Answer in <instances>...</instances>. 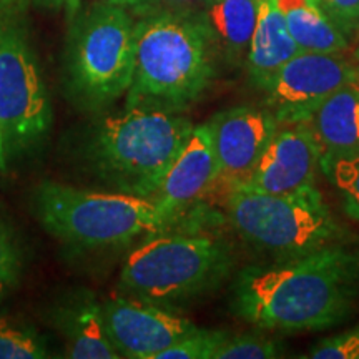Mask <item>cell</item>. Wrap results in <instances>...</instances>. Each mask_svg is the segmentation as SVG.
I'll return each instance as SVG.
<instances>
[{
    "instance_id": "cell-1",
    "label": "cell",
    "mask_w": 359,
    "mask_h": 359,
    "mask_svg": "<svg viewBox=\"0 0 359 359\" xmlns=\"http://www.w3.org/2000/svg\"><path fill=\"white\" fill-rule=\"evenodd\" d=\"M359 303V251L331 245L302 257L250 264L231 285V311L275 333L339 326Z\"/></svg>"
},
{
    "instance_id": "cell-2",
    "label": "cell",
    "mask_w": 359,
    "mask_h": 359,
    "mask_svg": "<svg viewBox=\"0 0 359 359\" xmlns=\"http://www.w3.org/2000/svg\"><path fill=\"white\" fill-rule=\"evenodd\" d=\"M193 128L177 111L125 107L98 114L80 137L79 163L103 187L151 198Z\"/></svg>"
},
{
    "instance_id": "cell-3",
    "label": "cell",
    "mask_w": 359,
    "mask_h": 359,
    "mask_svg": "<svg viewBox=\"0 0 359 359\" xmlns=\"http://www.w3.org/2000/svg\"><path fill=\"white\" fill-rule=\"evenodd\" d=\"M213 37L203 17L156 12L135 24V65L125 107L183 111L212 85Z\"/></svg>"
},
{
    "instance_id": "cell-4",
    "label": "cell",
    "mask_w": 359,
    "mask_h": 359,
    "mask_svg": "<svg viewBox=\"0 0 359 359\" xmlns=\"http://www.w3.org/2000/svg\"><path fill=\"white\" fill-rule=\"evenodd\" d=\"M32 212L48 235L77 251L123 248L173 228L151 198L57 182L35 188Z\"/></svg>"
},
{
    "instance_id": "cell-5",
    "label": "cell",
    "mask_w": 359,
    "mask_h": 359,
    "mask_svg": "<svg viewBox=\"0 0 359 359\" xmlns=\"http://www.w3.org/2000/svg\"><path fill=\"white\" fill-rule=\"evenodd\" d=\"M235 268L230 243L206 233H156L138 241L125 259L118 291L173 308L212 293Z\"/></svg>"
},
{
    "instance_id": "cell-6",
    "label": "cell",
    "mask_w": 359,
    "mask_h": 359,
    "mask_svg": "<svg viewBox=\"0 0 359 359\" xmlns=\"http://www.w3.org/2000/svg\"><path fill=\"white\" fill-rule=\"evenodd\" d=\"M64 53V90L75 107L103 114L127 95L133 80L135 24L127 8L102 2L70 20Z\"/></svg>"
},
{
    "instance_id": "cell-7",
    "label": "cell",
    "mask_w": 359,
    "mask_h": 359,
    "mask_svg": "<svg viewBox=\"0 0 359 359\" xmlns=\"http://www.w3.org/2000/svg\"><path fill=\"white\" fill-rule=\"evenodd\" d=\"M228 222L250 246L276 259L338 245L344 230L316 187L271 195L245 187L226 190Z\"/></svg>"
},
{
    "instance_id": "cell-8",
    "label": "cell",
    "mask_w": 359,
    "mask_h": 359,
    "mask_svg": "<svg viewBox=\"0 0 359 359\" xmlns=\"http://www.w3.org/2000/svg\"><path fill=\"white\" fill-rule=\"evenodd\" d=\"M52 123V100L25 19L0 22V138L7 163L37 154Z\"/></svg>"
},
{
    "instance_id": "cell-9",
    "label": "cell",
    "mask_w": 359,
    "mask_h": 359,
    "mask_svg": "<svg viewBox=\"0 0 359 359\" xmlns=\"http://www.w3.org/2000/svg\"><path fill=\"white\" fill-rule=\"evenodd\" d=\"M354 82H359L358 65L339 53L299 52L258 88L264 109L280 125H290L308 122L327 97Z\"/></svg>"
},
{
    "instance_id": "cell-10",
    "label": "cell",
    "mask_w": 359,
    "mask_h": 359,
    "mask_svg": "<svg viewBox=\"0 0 359 359\" xmlns=\"http://www.w3.org/2000/svg\"><path fill=\"white\" fill-rule=\"evenodd\" d=\"M218 165V183L224 191L245 183L280 128L264 107L240 105L218 111L208 122Z\"/></svg>"
},
{
    "instance_id": "cell-11",
    "label": "cell",
    "mask_w": 359,
    "mask_h": 359,
    "mask_svg": "<svg viewBox=\"0 0 359 359\" xmlns=\"http://www.w3.org/2000/svg\"><path fill=\"white\" fill-rule=\"evenodd\" d=\"M102 311L109 338L122 358L155 359L198 327L170 308L135 298L103 302Z\"/></svg>"
},
{
    "instance_id": "cell-12",
    "label": "cell",
    "mask_w": 359,
    "mask_h": 359,
    "mask_svg": "<svg viewBox=\"0 0 359 359\" xmlns=\"http://www.w3.org/2000/svg\"><path fill=\"white\" fill-rule=\"evenodd\" d=\"M321 151L308 122L280 125L257 167L238 187L285 195L313 187L320 170Z\"/></svg>"
},
{
    "instance_id": "cell-13",
    "label": "cell",
    "mask_w": 359,
    "mask_h": 359,
    "mask_svg": "<svg viewBox=\"0 0 359 359\" xmlns=\"http://www.w3.org/2000/svg\"><path fill=\"white\" fill-rule=\"evenodd\" d=\"M217 156L213 150L212 130L206 122L193 128L151 200L163 217L177 226L191 206L217 188Z\"/></svg>"
},
{
    "instance_id": "cell-14",
    "label": "cell",
    "mask_w": 359,
    "mask_h": 359,
    "mask_svg": "<svg viewBox=\"0 0 359 359\" xmlns=\"http://www.w3.org/2000/svg\"><path fill=\"white\" fill-rule=\"evenodd\" d=\"M316 135L321 158L320 170L326 172L334 161L359 154V82L348 83L318 107L308 120Z\"/></svg>"
},
{
    "instance_id": "cell-15",
    "label": "cell",
    "mask_w": 359,
    "mask_h": 359,
    "mask_svg": "<svg viewBox=\"0 0 359 359\" xmlns=\"http://www.w3.org/2000/svg\"><path fill=\"white\" fill-rule=\"evenodd\" d=\"M55 327L67 343V358L116 359L122 358L107 333L102 303L87 291L67 298L53 313Z\"/></svg>"
},
{
    "instance_id": "cell-16",
    "label": "cell",
    "mask_w": 359,
    "mask_h": 359,
    "mask_svg": "<svg viewBox=\"0 0 359 359\" xmlns=\"http://www.w3.org/2000/svg\"><path fill=\"white\" fill-rule=\"evenodd\" d=\"M299 52L302 48L291 37L278 0H258V20L246 55L248 74L255 87L258 88Z\"/></svg>"
},
{
    "instance_id": "cell-17",
    "label": "cell",
    "mask_w": 359,
    "mask_h": 359,
    "mask_svg": "<svg viewBox=\"0 0 359 359\" xmlns=\"http://www.w3.org/2000/svg\"><path fill=\"white\" fill-rule=\"evenodd\" d=\"M291 37L302 52L341 53L348 39L333 22L313 4V0H278Z\"/></svg>"
},
{
    "instance_id": "cell-18",
    "label": "cell",
    "mask_w": 359,
    "mask_h": 359,
    "mask_svg": "<svg viewBox=\"0 0 359 359\" xmlns=\"http://www.w3.org/2000/svg\"><path fill=\"white\" fill-rule=\"evenodd\" d=\"M203 19L219 43L230 55L248 52L258 20V0H206Z\"/></svg>"
},
{
    "instance_id": "cell-19",
    "label": "cell",
    "mask_w": 359,
    "mask_h": 359,
    "mask_svg": "<svg viewBox=\"0 0 359 359\" xmlns=\"http://www.w3.org/2000/svg\"><path fill=\"white\" fill-rule=\"evenodd\" d=\"M47 356V339L34 326L0 316V359H42Z\"/></svg>"
},
{
    "instance_id": "cell-20",
    "label": "cell",
    "mask_w": 359,
    "mask_h": 359,
    "mask_svg": "<svg viewBox=\"0 0 359 359\" xmlns=\"http://www.w3.org/2000/svg\"><path fill=\"white\" fill-rule=\"evenodd\" d=\"M230 333L223 330L196 327L185 338L156 354L155 359H215Z\"/></svg>"
},
{
    "instance_id": "cell-21",
    "label": "cell",
    "mask_w": 359,
    "mask_h": 359,
    "mask_svg": "<svg viewBox=\"0 0 359 359\" xmlns=\"http://www.w3.org/2000/svg\"><path fill=\"white\" fill-rule=\"evenodd\" d=\"M281 341L262 334H230L215 359H275L281 358Z\"/></svg>"
},
{
    "instance_id": "cell-22",
    "label": "cell",
    "mask_w": 359,
    "mask_h": 359,
    "mask_svg": "<svg viewBox=\"0 0 359 359\" xmlns=\"http://www.w3.org/2000/svg\"><path fill=\"white\" fill-rule=\"evenodd\" d=\"M325 175L339 193L344 213L359 223V154L334 161Z\"/></svg>"
},
{
    "instance_id": "cell-23",
    "label": "cell",
    "mask_w": 359,
    "mask_h": 359,
    "mask_svg": "<svg viewBox=\"0 0 359 359\" xmlns=\"http://www.w3.org/2000/svg\"><path fill=\"white\" fill-rule=\"evenodd\" d=\"M22 253L13 228L0 218V302L11 293L20 276Z\"/></svg>"
},
{
    "instance_id": "cell-24",
    "label": "cell",
    "mask_w": 359,
    "mask_h": 359,
    "mask_svg": "<svg viewBox=\"0 0 359 359\" xmlns=\"http://www.w3.org/2000/svg\"><path fill=\"white\" fill-rule=\"evenodd\" d=\"M311 359H359V325L343 333L318 341L309 349Z\"/></svg>"
},
{
    "instance_id": "cell-25",
    "label": "cell",
    "mask_w": 359,
    "mask_h": 359,
    "mask_svg": "<svg viewBox=\"0 0 359 359\" xmlns=\"http://www.w3.org/2000/svg\"><path fill=\"white\" fill-rule=\"evenodd\" d=\"M313 4L344 35L359 30V0H313Z\"/></svg>"
},
{
    "instance_id": "cell-26",
    "label": "cell",
    "mask_w": 359,
    "mask_h": 359,
    "mask_svg": "<svg viewBox=\"0 0 359 359\" xmlns=\"http://www.w3.org/2000/svg\"><path fill=\"white\" fill-rule=\"evenodd\" d=\"M32 0H0V22L25 19Z\"/></svg>"
},
{
    "instance_id": "cell-27",
    "label": "cell",
    "mask_w": 359,
    "mask_h": 359,
    "mask_svg": "<svg viewBox=\"0 0 359 359\" xmlns=\"http://www.w3.org/2000/svg\"><path fill=\"white\" fill-rule=\"evenodd\" d=\"M105 2L114 4V6L123 7L127 11L135 12H145L148 8V0H105Z\"/></svg>"
},
{
    "instance_id": "cell-28",
    "label": "cell",
    "mask_w": 359,
    "mask_h": 359,
    "mask_svg": "<svg viewBox=\"0 0 359 359\" xmlns=\"http://www.w3.org/2000/svg\"><path fill=\"white\" fill-rule=\"evenodd\" d=\"M35 6L43 8V11H52L57 12L60 11L62 7H65V0H32Z\"/></svg>"
},
{
    "instance_id": "cell-29",
    "label": "cell",
    "mask_w": 359,
    "mask_h": 359,
    "mask_svg": "<svg viewBox=\"0 0 359 359\" xmlns=\"http://www.w3.org/2000/svg\"><path fill=\"white\" fill-rule=\"evenodd\" d=\"M80 7H82V0H65V11H67V17H69V20H72L75 15H77Z\"/></svg>"
},
{
    "instance_id": "cell-30",
    "label": "cell",
    "mask_w": 359,
    "mask_h": 359,
    "mask_svg": "<svg viewBox=\"0 0 359 359\" xmlns=\"http://www.w3.org/2000/svg\"><path fill=\"white\" fill-rule=\"evenodd\" d=\"M7 158H6V151H4V145H2V138H0V173L6 172L7 168Z\"/></svg>"
},
{
    "instance_id": "cell-31",
    "label": "cell",
    "mask_w": 359,
    "mask_h": 359,
    "mask_svg": "<svg viewBox=\"0 0 359 359\" xmlns=\"http://www.w3.org/2000/svg\"><path fill=\"white\" fill-rule=\"evenodd\" d=\"M356 62H358V70H359V48H358V52H356Z\"/></svg>"
}]
</instances>
